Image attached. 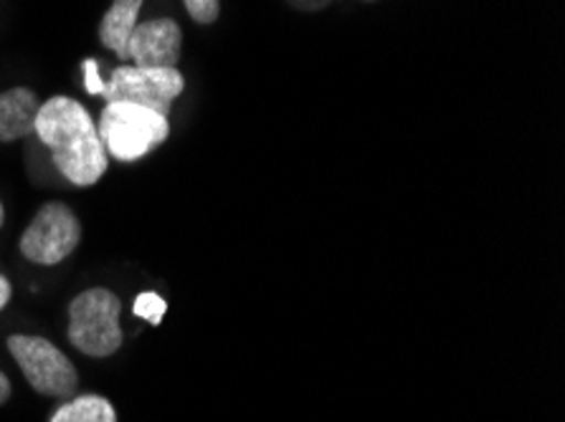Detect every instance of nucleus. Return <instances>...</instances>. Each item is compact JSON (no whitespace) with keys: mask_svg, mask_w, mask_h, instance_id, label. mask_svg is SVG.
Wrapping results in <instances>:
<instances>
[{"mask_svg":"<svg viewBox=\"0 0 565 422\" xmlns=\"http://www.w3.org/2000/svg\"><path fill=\"white\" fill-rule=\"evenodd\" d=\"M185 11L191 13V19L195 23H213L218 19L221 3L218 0H183Z\"/></svg>","mask_w":565,"mask_h":422,"instance_id":"12","label":"nucleus"},{"mask_svg":"<svg viewBox=\"0 0 565 422\" xmlns=\"http://www.w3.org/2000/svg\"><path fill=\"white\" fill-rule=\"evenodd\" d=\"M168 117L130 101H107L99 119L105 150L119 162H135L168 140Z\"/></svg>","mask_w":565,"mask_h":422,"instance_id":"2","label":"nucleus"},{"mask_svg":"<svg viewBox=\"0 0 565 422\" xmlns=\"http://www.w3.org/2000/svg\"><path fill=\"white\" fill-rule=\"evenodd\" d=\"M332 0H289V6L297 8V11H307V13H315V11H322L324 6H330ZM365 3H373V0H365Z\"/></svg>","mask_w":565,"mask_h":422,"instance_id":"14","label":"nucleus"},{"mask_svg":"<svg viewBox=\"0 0 565 422\" xmlns=\"http://www.w3.org/2000/svg\"><path fill=\"white\" fill-rule=\"evenodd\" d=\"M82 240V226L64 203H46L21 238V253L39 266H56Z\"/></svg>","mask_w":565,"mask_h":422,"instance_id":"6","label":"nucleus"},{"mask_svg":"<svg viewBox=\"0 0 565 422\" xmlns=\"http://www.w3.org/2000/svg\"><path fill=\"white\" fill-rule=\"evenodd\" d=\"M8 301H11V283L6 275H0V309H6Z\"/></svg>","mask_w":565,"mask_h":422,"instance_id":"15","label":"nucleus"},{"mask_svg":"<svg viewBox=\"0 0 565 422\" xmlns=\"http://www.w3.org/2000/svg\"><path fill=\"white\" fill-rule=\"evenodd\" d=\"M3 218H6V213H3V203H0V226H3Z\"/></svg>","mask_w":565,"mask_h":422,"instance_id":"17","label":"nucleus"},{"mask_svg":"<svg viewBox=\"0 0 565 422\" xmlns=\"http://www.w3.org/2000/svg\"><path fill=\"white\" fill-rule=\"evenodd\" d=\"M166 312H168L166 299L156 294V291H142V294L135 299V316L145 318V322H150L152 326H158L162 322Z\"/></svg>","mask_w":565,"mask_h":422,"instance_id":"11","label":"nucleus"},{"mask_svg":"<svg viewBox=\"0 0 565 422\" xmlns=\"http://www.w3.org/2000/svg\"><path fill=\"white\" fill-rule=\"evenodd\" d=\"M84 84H87V91L89 94H105V82L99 79V66L94 58H87L84 62Z\"/></svg>","mask_w":565,"mask_h":422,"instance_id":"13","label":"nucleus"},{"mask_svg":"<svg viewBox=\"0 0 565 422\" xmlns=\"http://www.w3.org/2000/svg\"><path fill=\"white\" fill-rule=\"evenodd\" d=\"M8 398H11V382H8V377L0 372V404H6Z\"/></svg>","mask_w":565,"mask_h":422,"instance_id":"16","label":"nucleus"},{"mask_svg":"<svg viewBox=\"0 0 565 422\" xmlns=\"http://www.w3.org/2000/svg\"><path fill=\"white\" fill-rule=\"evenodd\" d=\"M185 89V79L178 68H150V66H119L113 79L105 84L107 101H130L148 107L168 117L173 101Z\"/></svg>","mask_w":565,"mask_h":422,"instance_id":"5","label":"nucleus"},{"mask_svg":"<svg viewBox=\"0 0 565 422\" xmlns=\"http://www.w3.org/2000/svg\"><path fill=\"white\" fill-rule=\"evenodd\" d=\"M33 132L51 150L56 170L68 183L89 187L107 172V152L99 129L76 99L51 97L39 107Z\"/></svg>","mask_w":565,"mask_h":422,"instance_id":"1","label":"nucleus"},{"mask_svg":"<svg viewBox=\"0 0 565 422\" xmlns=\"http://www.w3.org/2000/svg\"><path fill=\"white\" fill-rule=\"evenodd\" d=\"M181 48V25L170 19H156L135 25L130 41H127V58H132L135 66L178 68Z\"/></svg>","mask_w":565,"mask_h":422,"instance_id":"7","label":"nucleus"},{"mask_svg":"<svg viewBox=\"0 0 565 422\" xmlns=\"http://www.w3.org/2000/svg\"><path fill=\"white\" fill-rule=\"evenodd\" d=\"M51 422H117L115 408L97 394H82L72 402H64L54 412Z\"/></svg>","mask_w":565,"mask_h":422,"instance_id":"10","label":"nucleus"},{"mask_svg":"<svg viewBox=\"0 0 565 422\" xmlns=\"http://www.w3.org/2000/svg\"><path fill=\"white\" fill-rule=\"evenodd\" d=\"M39 99L31 89L15 86L0 94V142H13L29 137L36 127Z\"/></svg>","mask_w":565,"mask_h":422,"instance_id":"8","label":"nucleus"},{"mask_svg":"<svg viewBox=\"0 0 565 422\" xmlns=\"http://www.w3.org/2000/svg\"><path fill=\"white\" fill-rule=\"evenodd\" d=\"M122 304L109 289H89L68 306V342L82 355L109 357L122 347Z\"/></svg>","mask_w":565,"mask_h":422,"instance_id":"3","label":"nucleus"},{"mask_svg":"<svg viewBox=\"0 0 565 422\" xmlns=\"http://www.w3.org/2000/svg\"><path fill=\"white\" fill-rule=\"evenodd\" d=\"M140 8L142 0H115L99 23V41L105 43L109 51H115L122 62H127V41H130L137 25V13H140Z\"/></svg>","mask_w":565,"mask_h":422,"instance_id":"9","label":"nucleus"},{"mask_svg":"<svg viewBox=\"0 0 565 422\" xmlns=\"http://www.w3.org/2000/svg\"><path fill=\"white\" fill-rule=\"evenodd\" d=\"M8 349L19 361L25 380L39 394L46 398H68L76 392L79 375L62 349L44 337H29V334H15L8 339Z\"/></svg>","mask_w":565,"mask_h":422,"instance_id":"4","label":"nucleus"}]
</instances>
